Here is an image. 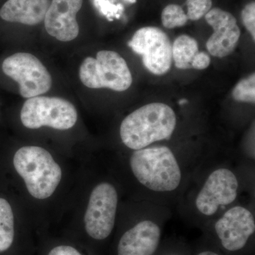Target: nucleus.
<instances>
[{
  "label": "nucleus",
  "mask_w": 255,
  "mask_h": 255,
  "mask_svg": "<svg viewBox=\"0 0 255 255\" xmlns=\"http://www.w3.org/2000/svg\"><path fill=\"white\" fill-rule=\"evenodd\" d=\"M128 164L136 186L137 201L172 208L201 164L216 151L176 149L158 143L130 150Z\"/></svg>",
  "instance_id": "nucleus-2"
},
{
  "label": "nucleus",
  "mask_w": 255,
  "mask_h": 255,
  "mask_svg": "<svg viewBox=\"0 0 255 255\" xmlns=\"http://www.w3.org/2000/svg\"><path fill=\"white\" fill-rule=\"evenodd\" d=\"M205 19L214 31L206 42L210 54L219 58L231 54L241 35L236 17L231 13L216 7L205 15Z\"/></svg>",
  "instance_id": "nucleus-12"
},
{
  "label": "nucleus",
  "mask_w": 255,
  "mask_h": 255,
  "mask_svg": "<svg viewBox=\"0 0 255 255\" xmlns=\"http://www.w3.org/2000/svg\"><path fill=\"white\" fill-rule=\"evenodd\" d=\"M14 238L12 209L6 199L0 198V253L9 249Z\"/></svg>",
  "instance_id": "nucleus-16"
},
{
  "label": "nucleus",
  "mask_w": 255,
  "mask_h": 255,
  "mask_svg": "<svg viewBox=\"0 0 255 255\" xmlns=\"http://www.w3.org/2000/svg\"><path fill=\"white\" fill-rule=\"evenodd\" d=\"M128 46L141 55L146 69L155 75H163L172 64V44L168 36L160 28L146 26L137 30Z\"/></svg>",
  "instance_id": "nucleus-11"
},
{
  "label": "nucleus",
  "mask_w": 255,
  "mask_h": 255,
  "mask_svg": "<svg viewBox=\"0 0 255 255\" xmlns=\"http://www.w3.org/2000/svg\"><path fill=\"white\" fill-rule=\"evenodd\" d=\"M232 97L238 102L255 103V74H251L248 78L243 79L232 92Z\"/></svg>",
  "instance_id": "nucleus-18"
},
{
  "label": "nucleus",
  "mask_w": 255,
  "mask_h": 255,
  "mask_svg": "<svg viewBox=\"0 0 255 255\" xmlns=\"http://www.w3.org/2000/svg\"><path fill=\"white\" fill-rule=\"evenodd\" d=\"M14 168L23 178L28 193L38 199L50 197L59 185L62 170L48 151L38 146H26L16 151Z\"/></svg>",
  "instance_id": "nucleus-6"
},
{
  "label": "nucleus",
  "mask_w": 255,
  "mask_h": 255,
  "mask_svg": "<svg viewBox=\"0 0 255 255\" xmlns=\"http://www.w3.org/2000/svg\"><path fill=\"white\" fill-rule=\"evenodd\" d=\"M140 201L137 219L119 238L117 255H156L162 243L164 225L172 209Z\"/></svg>",
  "instance_id": "nucleus-5"
},
{
  "label": "nucleus",
  "mask_w": 255,
  "mask_h": 255,
  "mask_svg": "<svg viewBox=\"0 0 255 255\" xmlns=\"http://www.w3.org/2000/svg\"><path fill=\"white\" fill-rule=\"evenodd\" d=\"M211 58L205 52H199L191 63V68L195 70H205L211 64Z\"/></svg>",
  "instance_id": "nucleus-23"
},
{
  "label": "nucleus",
  "mask_w": 255,
  "mask_h": 255,
  "mask_svg": "<svg viewBox=\"0 0 255 255\" xmlns=\"http://www.w3.org/2000/svg\"><path fill=\"white\" fill-rule=\"evenodd\" d=\"M178 103L180 105H184L188 103V100H186V99H182V100L179 101Z\"/></svg>",
  "instance_id": "nucleus-25"
},
{
  "label": "nucleus",
  "mask_w": 255,
  "mask_h": 255,
  "mask_svg": "<svg viewBox=\"0 0 255 255\" xmlns=\"http://www.w3.org/2000/svg\"><path fill=\"white\" fill-rule=\"evenodd\" d=\"M201 230L204 237L226 255L252 253L255 236L253 199H244L228 208Z\"/></svg>",
  "instance_id": "nucleus-4"
},
{
  "label": "nucleus",
  "mask_w": 255,
  "mask_h": 255,
  "mask_svg": "<svg viewBox=\"0 0 255 255\" xmlns=\"http://www.w3.org/2000/svg\"><path fill=\"white\" fill-rule=\"evenodd\" d=\"M178 117L170 106L152 102L139 107L122 121L121 140L130 150L170 141L177 130Z\"/></svg>",
  "instance_id": "nucleus-3"
},
{
  "label": "nucleus",
  "mask_w": 255,
  "mask_h": 255,
  "mask_svg": "<svg viewBox=\"0 0 255 255\" xmlns=\"http://www.w3.org/2000/svg\"><path fill=\"white\" fill-rule=\"evenodd\" d=\"M156 255H192V252L182 242L165 241L162 243Z\"/></svg>",
  "instance_id": "nucleus-20"
},
{
  "label": "nucleus",
  "mask_w": 255,
  "mask_h": 255,
  "mask_svg": "<svg viewBox=\"0 0 255 255\" xmlns=\"http://www.w3.org/2000/svg\"><path fill=\"white\" fill-rule=\"evenodd\" d=\"M199 52V45L195 38L188 35L177 37L172 45V60L176 68L191 69V63Z\"/></svg>",
  "instance_id": "nucleus-15"
},
{
  "label": "nucleus",
  "mask_w": 255,
  "mask_h": 255,
  "mask_svg": "<svg viewBox=\"0 0 255 255\" xmlns=\"http://www.w3.org/2000/svg\"><path fill=\"white\" fill-rule=\"evenodd\" d=\"M49 0H7L0 9V17L9 22L35 26L44 21Z\"/></svg>",
  "instance_id": "nucleus-14"
},
{
  "label": "nucleus",
  "mask_w": 255,
  "mask_h": 255,
  "mask_svg": "<svg viewBox=\"0 0 255 255\" xmlns=\"http://www.w3.org/2000/svg\"><path fill=\"white\" fill-rule=\"evenodd\" d=\"M212 0H187L188 19L198 21L212 9Z\"/></svg>",
  "instance_id": "nucleus-19"
},
{
  "label": "nucleus",
  "mask_w": 255,
  "mask_h": 255,
  "mask_svg": "<svg viewBox=\"0 0 255 255\" xmlns=\"http://www.w3.org/2000/svg\"><path fill=\"white\" fill-rule=\"evenodd\" d=\"M129 1H130V2H135V0H129Z\"/></svg>",
  "instance_id": "nucleus-26"
},
{
  "label": "nucleus",
  "mask_w": 255,
  "mask_h": 255,
  "mask_svg": "<svg viewBox=\"0 0 255 255\" xmlns=\"http://www.w3.org/2000/svg\"><path fill=\"white\" fill-rule=\"evenodd\" d=\"M191 252L192 255H226L204 236Z\"/></svg>",
  "instance_id": "nucleus-22"
},
{
  "label": "nucleus",
  "mask_w": 255,
  "mask_h": 255,
  "mask_svg": "<svg viewBox=\"0 0 255 255\" xmlns=\"http://www.w3.org/2000/svg\"><path fill=\"white\" fill-rule=\"evenodd\" d=\"M77 120L78 112L73 104L58 97H32L25 102L21 111V122L30 129L48 127L68 130Z\"/></svg>",
  "instance_id": "nucleus-8"
},
{
  "label": "nucleus",
  "mask_w": 255,
  "mask_h": 255,
  "mask_svg": "<svg viewBox=\"0 0 255 255\" xmlns=\"http://www.w3.org/2000/svg\"><path fill=\"white\" fill-rule=\"evenodd\" d=\"M3 72L19 85L20 95L32 98L49 91L52 78L46 67L34 55L17 53L3 61Z\"/></svg>",
  "instance_id": "nucleus-10"
},
{
  "label": "nucleus",
  "mask_w": 255,
  "mask_h": 255,
  "mask_svg": "<svg viewBox=\"0 0 255 255\" xmlns=\"http://www.w3.org/2000/svg\"><path fill=\"white\" fill-rule=\"evenodd\" d=\"M82 3L83 0H52L44 18L48 34L60 41L75 39L80 33L76 16Z\"/></svg>",
  "instance_id": "nucleus-13"
},
{
  "label": "nucleus",
  "mask_w": 255,
  "mask_h": 255,
  "mask_svg": "<svg viewBox=\"0 0 255 255\" xmlns=\"http://www.w3.org/2000/svg\"><path fill=\"white\" fill-rule=\"evenodd\" d=\"M118 205V191L113 184L102 182L94 188L84 218L90 238L102 241L110 237L115 227Z\"/></svg>",
  "instance_id": "nucleus-9"
},
{
  "label": "nucleus",
  "mask_w": 255,
  "mask_h": 255,
  "mask_svg": "<svg viewBox=\"0 0 255 255\" xmlns=\"http://www.w3.org/2000/svg\"><path fill=\"white\" fill-rule=\"evenodd\" d=\"M254 164L244 157L215 152L191 177L180 199L178 214L186 222L203 227L226 209L253 195Z\"/></svg>",
  "instance_id": "nucleus-1"
},
{
  "label": "nucleus",
  "mask_w": 255,
  "mask_h": 255,
  "mask_svg": "<svg viewBox=\"0 0 255 255\" xmlns=\"http://www.w3.org/2000/svg\"><path fill=\"white\" fill-rule=\"evenodd\" d=\"M79 74L82 84L91 89L124 92L132 83L127 61L113 50H101L96 58L87 57L82 62Z\"/></svg>",
  "instance_id": "nucleus-7"
},
{
  "label": "nucleus",
  "mask_w": 255,
  "mask_h": 255,
  "mask_svg": "<svg viewBox=\"0 0 255 255\" xmlns=\"http://www.w3.org/2000/svg\"><path fill=\"white\" fill-rule=\"evenodd\" d=\"M48 255H82L75 248L68 246L55 247Z\"/></svg>",
  "instance_id": "nucleus-24"
},
{
  "label": "nucleus",
  "mask_w": 255,
  "mask_h": 255,
  "mask_svg": "<svg viewBox=\"0 0 255 255\" xmlns=\"http://www.w3.org/2000/svg\"><path fill=\"white\" fill-rule=\"evenodd\" d=\"M242 20L246 29L251 33L253 41H255V3L251 1L246 5L241 13Z\"/></svg>",
  "instance_id": "nucleus-21"
},
{
  "label": "nucleus",
  "mask_w": 255,
  "mask_h": 255,
  "mask_svg": "<svg viewBox=\"0 0 255 255\" xmlns=\"http://www.w3.org/2000/svg\"><path fill=\"white\" fill-rule=\"evenodd\" d=\"M161 19L162 25L169 29L182 27L189 20L182 6L175 4L167 5L164 8L161 14Z\"/></svg>",
  "instance_id": "nucleus-17"
}]
</instances>
